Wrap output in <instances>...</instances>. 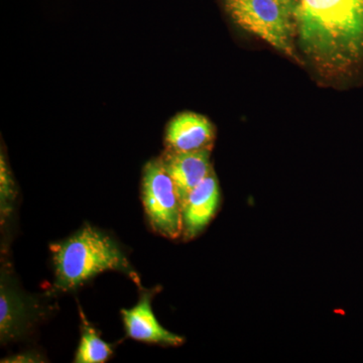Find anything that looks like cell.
I'll return each instance as SVG.
<instances>
[{
  "label": "cell",
  "instance_id": "6da1fadb",
  "mask_svg": "<svg viewBox=\"0 0 363 363\" xmlns=\"http://www.w3.org/2000/svg\"><path fill=\"white\" fill-rule=\"evenodd\" d=\"M294 16L303 49L324 68L339 70L363 52V0H297Z\"/></svg>",
  "mask_w": 363,
  "mask_h": 363
},
{
  "label": "cell",
  "instance_id": "7a4b0ae2",
  "mask_svg": "<svg viewBox=\"0 0 363 363\" xmlns=\"http://www.w3.org/2000/svg\"><path fill=\"white\" fill-rule=\"evenodd\" d=\"M55 288L61 292L76 290L101 272L126 274L138 286L140 278L118 245L94 227L84 225L65 240L51 247Z\"/></svg>",
  "mask_w": 363,
  "mask_h": 363
},
{
  "label": "cell",
  "instance_id": "3957f363",
  "mask_svg": "<svg viewBox=\"0 0 363 363\" xmlns=\"http://www.w3.org/2000/svg\"><path fill=\"white\" fill-rule=\"evenodd\" d=\"M142 198L155 233L169 240H178L183 235L180 199L161 157L152 160L143 169Z\"/></svg>",
  "mask_w": 363,
  "mask_h": 363
},
{
  "label": "cell",
  "instance_id": "277c9868",
  "mask_svg": "<svg viewBox=\"0 0 363 363\" xmlns=\"http://www.w3.org/2000/svg\"><path fill=\"white\" fill-rule=\"evenodd\" d=\"M227 11L241 28L286 56L297 59L291 16L278 0H225Z\"/></svg>",
  "mask_w": 363,
  "mask_h": 363
},
{
  "label": "cell",
  "instance_id": "5b68a950",
  "mask_svg": "<svg viewBox=\"0 0 363 363\" xmlns=\"http://www.w3.org/2000/svg\"><path fill=\"white\" fill-rule=\"evenodd\" d=\"M220 188L212 171L191 191L182 206L183 238L190 240L199 235L211 222L220 205Z\"/></svg>",
  "mask_w": 363,
  "mask_h": 363
},
{
  "label": "cell",
  "instance_id": "8992f818",
  "mask_svg": "<svg viewBox=\"0 0 363 363\" xmlns=\"http://www.w3.org/2000/svg\"><path fill=\"white\" fill-rule=\"evenodd\" d=\"M161 159L175 184L182 206L191 191L213 171L210 162V150L186 152L168 150Z\"/></svg>",
  "mask_w": 363,
  "mask_h": 363
},
{
  "label": "cell",
  "instance_id": "52a82bcc",
  "mask_svg": "<svg viewBox=\"0 0 363 363\" xmlns=\"http://www.w3.org/2000/svg\"><path fill=\"white\" fill-rule=\"evenodd\" d=\"M152 296L154 293L152 292L143 294L135 307L121 310L126 335L145 343L182 345L184 338L167 330L157 321L152 308Z\"/></svg>",
  "mask_w": 363,
  "mask_h": 363
},
{
  "label": "cell",
  "instance_id": "ba28073f",
  "mask_svg": "<svg viewBox=\"0 0 363 363\" xmlns=\"http://www.w3.org/2000/svg\"><path fill=\"white\" fill-rule=\"evenodd\" d=\"M214 135L213 125L206 117L194 112H183L169 123L166 143L168 150L173 152L210 150Z\"/></svg>",
  "mask_w": 363,
  "mask_h": 363
},
{
  "label": "cell",
  "instance_id": "9c48e42d",
  "mask_svg": "<svg viewBox=\"0 0 363 363\" xmlns=\"http://www.w3.org/2000/svg\"><path fill=\"white\" fill-rule=\"evenodd\" d=\"M35 306L7 286L4 277L0 288V337L1 342L21 337L28 327L32 324Z\"/></svg>",
  "mask_w": 363,
  "mask_h": 363
},
{
  "label": "cell",
  "instance_id": "30bf717a",
  "mask_svg": "<svg viewBox=\"0 0 363 363\" xmlns=\"http://www.w3.org/2000/svg\"><path fill=\"white\" fill-rule=\"evenodd\" d=\"M82 336L76 352V363H102L111 358L113 350L111 344L100 338L82 314Z\"/></svg>",
  "mask_w": 363,
  "mask_h": 363
},
{
  "label": "cell",
  "instance_id": "8fae6325",
  "mask_svg": "<svg viewBox=\"0 0 363 363\" xmlns=\"http://www.w3.org/2000/svg\"><path fill=\"white\" fill-rule=\"evenodd\" d=\"M1 175H0V180H1V191H0V196H1V217L2 219L6 218L9 212L11 211V203L16 199V191H14V186L13 179H11V174H9V169L6 162H4V157H1Z\"/></svg>",
  "mask_w": 363,
  "mask_h": 363
},
{
  "label": "cell",
  "instance_id": "7c38bea8",
  "mask_svg": "<svg viewBox=\"0 0 363 363\" xmlns=\"http://www.w3.org/2000/svg\"><path fill=\"white\" fill-rule=\"evenodd\" d=\"M11 360H9L11 362H39L38 360V357L33 354H26V355H18V357H14L11 358Z\"/></svg>",
  "mask_w": 363,
  "mask_h": 363
},
{
  "label": "cell",
  "instance_id": "4fadbf2b",
  "mask_svg": "<svg viewBox=\"0 0 363 363\" xmlns=\"http://www.w3.org/2000/svg\"><path fill=\"white\" fill-rule=\"evenodd\" d=\"M278 1L281 6L285 7L286 11H288L291 16H294V11H295L297 0H278Z\"/></svg>",
  "mask_w": 363,
  "mask_h": 363
}]
</instances>
